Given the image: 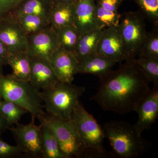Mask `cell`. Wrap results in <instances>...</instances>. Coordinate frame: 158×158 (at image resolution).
<instances>
[{
	"label": "cell",
	"instance_id": "cell-1",
	"mask_svg": "<svg viewBox=\"0 0 158 158\" xmlns=\"http://www.w3.org/2000/svg\"><path fill=\"white\" fill-rule=\"evenodd\" d=\"M117 70H112L100 79V85L90 99L105 111L124 115L135 112L149 92L148 81L136 62L127 59Z\"/></svg>",
	"mask_w": 158,
	"mask_h": 158
},
{
	"label": "cell",
	"instance_id": "cell-2",
	"mask_svg": "<svg viewBox=\"0 0 158 158\" xmlns=\"http://www.w3.org/2000/svg\"><path fill=\"white\" fill-rule=\"evenodd\" d=\"M111 147V156L119 158L138 157L147 150L149 144L135 124L124 121L112 120L102 127Z\"/></svg>",
	"mask_w": 158,
	"mask_h": 158
},
{
	"label": "cell",
	"instance_id": "cell-3",
	"mask_svg": "<svg viewBox=\"0 0 158 158\" xmlns=\"http://www.w3.org/2000/svg\"><path fill=\"white\" fill-rule=\"evenodd\" d=\"M85 90L84 87L59 81L54 87L40 91L39 95L48 114L61 119H71Z\"/></svg>",
	"mask_w": 158,
	"mask_h": 158
},
{
	"label": "cell",
	"instance_id": "cell-4",
	"mask_svg": "<svg viewBox=\"0 0 158 158\" xmlns=\"http://www.w3.org/2000/svg\"><path fill=\"white\" fill-rule=\"evenodd\" d=\"M0 95L6 100L13 102L31 113L32 119L44 113V106L39 91L29 82L19 80L12 74L0 78Z\"/></svg>",
	"mask_w": 158,
	"mask_h": 158
},
{
	"label": "cell",
	"instance_id": "cell-5",
	"mask_svg": "<svg viewBox=\"0 0 158 158\" xmlns=\"http://www.w3.org/2000/svg\"><path fill=\"white\" fill-rule=\"evenodd\" d=\"M89 158H107L111 156L104 145L106 138L102 127L79 101L74 110L72 118Z\"/></svg>",
	"mask_w": 158,
	"mask_h": 158
},
{
	"label": "cell",
	"instance_id": "cell-6",
	"mask_svg": "<svg viewBox=\"0 0 158 158\" xmlns=\"http://www.w3.org/2000/svg\"><path fill=\"white\" fill-rule=\"evenodd\" d=\"M37 118L55 134L61 151L66 158H88L73 119H61L45 113Z\"/></svg>",
	"mask_w": 158,
	"mask_h": 158
},
{
	"label": "cell",
	"instance_id": "cell-7",
	"mask_svg": "<svg viewBox=\"0 0 158 158\" xmlns=\"http://www.w3.org/2000/svg\"><path fill=\"white\" fill-rule=\"evenodd\" d=\"M118 28L127 59H135L147 33L144 18L138 12H125Z\"/></svg>",
	"mask_w": 158,
	"mask_h": 158
},
{
	"label": "cell",
	"instance_id": "cell-8",
	"mask_svg": "<svg viewBox=\"0 0 158 158\" xmlns=\"http://www.w3.org/2000/svg\"><path fill=\"white\" fill-rule=\"evenodd\" d=\"M15 127H9L16 146L23 153L33 158L42 157L41 125L35 124L32 119L29 124L17 123Z\"/></svg>",
	"mask_w": 158,
	"mask_h": 158
},
{
	"label": "cell",
	"instance_id": "cell-9",
	"mask_svg": "<svg viewBox=\"0 0 158 158\" xmlns=\"http://www.w3.org/2000/svg\"><path fill=\"white\" fill-rule=\"evenodd\" d=\"M0 40L7 46L10 53L27 52V36L11 12L0 18Z\"/></svg>",
	"mask_w": 158,
	"mask_h": 158
},
{
	"label": "cell",
	"instance_id": "cell-10",
	"mask_svg": "<svg viewBox=\"0 0 158 158\" xmlns=\"http://www.w3.org/2000/svg\"><path fill=\"white\" fill-rule=\"evenodd\" d=\"M27 36V52L30 57L49 60L52 55L60 48L56 31L51 26Z\"/></svg>",
	"mask_w": 158,
	"mask_h": 158
},
{
	"label": "cell",
	"instance_id": "cell-11",
	"mask_svg": "<svg viewBox=\"0 0 158 158\" xmlns=\"http://www.w3.org/2000/svg\"><path fill=\"white\" fill-rule=\"evenodd\" d=\"M96 52L104 56L121 62L127 59L118 26L103 30L99 40Z\"/></svg>",
	"mask_w": 158,
	"mask_h": 158
},
{
	"label": "cell",
	"instance_id": "cell-12",
	"mask_svg": "<svg viewBox=\"0 0 158 158\" xmlns=\"http://www.w3.org/2000/svg\"><path fill=\"white\" fill-rule=\"evenodd\" d=\"M49 62L59 81L71 84L78 73L79 62L73 52L59 48Z\"/></svg>",
	"mask_w": 158,
	"mask_h": 158
},
{
	"label": "cell",
	"instance_id": "cell-13",
	"mask_svg": "<svg viewBox=\"0 0 158 158\" xmlns=\"http://www.w3.org/2000/svg\"><path fill=\"white\" fill-rule=\"evenodd\" d=\"M138 119L135 124L139 132L142 134L149 130L156 121L158 116V87L154 86L140 101L135 111Z\"/></svg>",
	"mask_w": 158,
	"mask_h": 158
},
{
	"label": "cell",
	"instance_id": "cell-14",
	"mask_svg": "<svg viewBox=\"0 0 158 158\" xmlns=\"http://www.w3.org/2000/svg\"><path fill=\"white\" fill-rule=\"evenodd\" d=\"M31 75L29 83L38 91L54 87L59 81L46 59L31 57Z\"/></svg>",
	"mask_w": 158,
	"mask_h": 158
},
{
	"label": "cell",
	"instance_id": "cell-15",
	"mask_svg": "<svg viewBox=\"0 0 158 158\" xmlns=\"http://www.w3.org/2000/svg\"><path fill=\"white\" fill-rule=\"evenodd\" d=\"M74 7L75 26L81 34L98 28L95 0H77Z\"/></svg>",
	"mask_w": 158,
	"mask_h": 158
},
{
	"label": "cell",
	"instance_id": "cell-16",
	"mask_svg": "<svg viewBox=\"0 0 158 158\" xmlns=\"http://www.w3.org/2000/svg\"><path fill=\"white\" fill-rule=\"evenodd\" d=\"M116 63L112 59L94 53L79 63L78 73L91 74L101 79L109 73Z\"/></svg>",
	"mask_w": 158,
	"mask_h": 158
},
{
	"label": "cell",
	"instance_id": "cell-17",
	"mask_svg": "<svg viewBox=\"0 0 158 158\" xmlns=\"http://www.w3.org/2000/svg\"><path fill=\"white\" fill-rule=\"evenodd\" d=\"M54 2V1H53ZM74 4L54 2L49 15L48 20L54 29L75 26Z\"/></svg>",
	"mask_w": 158,
	"mask_h": 158
},
{
	"label": "cell",
	"instance_id": "cell-18",
	"mask_svg": "<svg viewBox=\"0 0 158 158\" xmlns=\"http://www.w3.org/2000/svg\"><path fill=\"white\" fill-rule=\"evenodd\" d=\"M103 30L94 29L80 34L73 52L79 63L88 56L96 52L98 44Z\"/></svg>",
	"mask_w": 158,
	"mask_h": 158
},
{
	"label": "cell",
	"instance_id": "cell-19",
	"mask_svg": "<svg viewBox=\"0 0 158 158\" xmlns=\"http://www.w3.org/2000/svg\"><path fill=\"white\" fill-rule=\"evenodd\" d=\"M53 4V0H24L10 12L15 16L35 15L48 20Z\"/></svg>",
	"mask_w": 158,
	"mask_h": 158
},
{
	"label": "cell",
	"instance_id": "cell-20",
	"mask_svg": "<svg viewBox=\"0 0 158 158\" xmlns=\"http://www.w3.org/2000/svg\"><path fill=\"white\" fill-rule=\"evenodd\" d=\"M8 65L12 69L11 74L19 80L29 82L31 75V58L27 52L11 53Z\"/></svg>",
	"mask_w": 158,
	"mask_h": 158
},
{
	"label": "cell",
	"instance_id": "cell-21",
	"mask_svg": "<svg viewBox=\"0 0 158 158\" xmlns=\"http://www.w3.org/2000/svg\"><path fill=\"white\" fill-rule=\"evenodd\" d=\"M41 125L42 158H66L60 149L58 140L54 133L44 123Z\"/></svg>",
	"mask_w": 158,
	"mask_h": 158
},
{
	"label": "cell",
	"instance_id": "cell-22",
	"mask_svg": "<svg viewBox=\"0 0 158 158\" xmlns=\"http://www.w3.org/2000/svg\"><path fill=\"white\" fill-rule=\"evenodd\" d=\"M15 17L27 36L42 31L51 26L48 20L35 15L24 14Z\"/></svg>",
	"mask_w": 158,
	"mask_h": 158
},
{
	"label": "cell",
	"instance_id": "cell-23",
	"mask_svg": "<svg viewBox=\"0 0 158 158\" xmlns=\"http://www.w3.org/2000/svg\"><path fill=\"white\" fill-rule=\"evenodd\" d=\"M27 111L13 102L3 99L0 102V115L9 127L18 123Z\"/></svg>",
	"mask_w": 158,
	"mask_h": 158
},
{
	"label": "cell",
	"instance_id": "cell-24",
	"mask_svg": "<svg viewBox=\"0 0 158 158\" xmlns=\"http://www.w3.org/2000/svg\"><path fill=\"white\" fill-rule=\"evenodd\" d=\"M59 47L74 52L81 33L75 26L55 29Z\"/></svg>",
	"mask_w": 158,
	"mask_h": 158
},
{
	"label": "cell",
	"instance_id": "cell-25",
	"mask_svg": "<svg viewBox=\"0 0 158 158\" xmlns=\"http://www.w3.org/2000/svg\"><path fill=\"white\" fill-rule=\"evenodd\" d=\"M136 62L145 76L154 86L158 87V59L139 57Z\"/></svg>",
	"mask_w": 158,
	"mask_h": 158
},
{
	"label": "cell",
	"instance_id": "cell-26",
	"mask_svg": "<svg viewBox=\"0 0 158 158\" xmlns=\"http://www.w3.org/2000/svg\"><path fill=\"white\" fill-rule=\"evenodd\" d=\"M138 56L158 59V27L147 33Z\"/></svg>",
	"mask_w": 158,
	"mask_h": 158
},
{
	"label": "cell",
	"instance_id": "cell-27",
	"mask_svg": "<svg viewBox=\"0 0 158 158\" xmlns=\"http://www.w3.org/2000/svg\"><path fill=\"white\" fill-rule=\"evenodd\" d=\"M95 13L98 28L104 29L108 27H116L119 25L121 15L118 12L106 11L96 4Z\"/></svg>",
	"mask_w": 158,
	"mask_h": 158
},
{
	"label": "cell",
	"instance_id": "cell-28",
	"mask_svg": "<svg viewBox=\"0 0 158 158\" xmlns=\"http://www.w3.org/2000/svg\"><path fill=\"white\" fill-rule=\"evenodd\" d=\"M141 11L154 25H158V0H135Z\"/></svg>",
	"mask_w": 158,
	"mask_h": 158
},
{
	"label": "cell",
	"instance_id": "cell-29",
	"mask_svg": "<svg viewBox=\"0 0 158 158\" xmlns=\"http://www.w3.org/2000/svg\"><path fill=\"white\" fill-rule=\"evenodd\" d=\"M23 153L17 146L11 145L3 141L0 137V158H11Z\"/></svg>",
	"mask_w": 158,
	"mask_h": 158
},
{
	"label": "cell",
	"instance_id": "cell-30",
	"mask_svg": "<svg viewBox=\"0 0 158 158\" xmlns=\"http://www.w3.org/2000/svg\"><path fill=\"white\" fill-rule=\"evenodd\" d=\"M123 0H95L96 4L102 8L109 11L118 12L119 6Z\"/></svg>",
	"mask_w": 158,
	"mask_h": 158
},
{
	"label": "cell",
	"instance_id": "cell-31",
	"mask_svg": "<svg viewBox=\"0 0 158 158\" xmlns=\"http://www.w3.org/2000/svg\"><path fill=\"white\" fill-rule=\"evenodd\" d=\"M24 0H0V18L11 12Z\"/></svg>",
	"mask_w": 158,
	"mask_h": 158
},
{
	"label": "cell",
	"instance_id": "cell-32",
	"mask_svg": "<svg viewBox=\"0 0 158 158\" xmlns=\"http://www.w3.org/2000/svg\"><path fill=\"white\" fill-rule=\"evenodd\" d=\"M10 52L7 46L0 40V64L8 65V59Z\"/></svg>",
	"mask_w": 158,
	"mask_h": 158
},
{
	"label": "cell",
	"instance_id": "cell-33",
	"mask_svg": "<svg viewBox=\"0 0 158 158\" xmlns=\"http://www.w3.org/2000/svg\"><path fill=\"white\" fill-rule=\"evenodd\" d=\"M9 127L7 125L6 121H5L2 116L0 115V135L4 132L7 129H9Z\"/></svg>",
	"mask_w": 158,
	"mask_h": 158
},
{
	"label": "cell",
	"instance_id": "cell-34",
	"mask_svg": "<svg viewBox=\"0 0 158 158\" xmlns=\"http://www.w3.org/2000/svg\"><path fill=\"white\" fill-rule=\"evenodd\" d=\"M53 1L54 2H58L74 4V3L77 2V0H53Z\"/></svg>",
	"mask_w": 158,
	"mask_h": 158
},
{
	"label": "cell",
	"instance_id": "cell-35",
	"mask_svg": "<svg viewBox=\"0 0 158 158\" xmlns=\"http://www.w3.org/2000/svg\"><path fill=\"white\" fill-rule=\"evenodd\" d=\"M2 66L3 65L0 64V78L3 76V72H2Z\"/></svg>",
	"mask_w": 158,
	"mask_h": 158
},
{
	"label": "cell",
	"instance_id": "cell-36",
	"mask_svg": "<svg viewBox=\"0 0 158 158\" xmlns=\"http://www.w3.org/2000/svg\"><path fill=\"white\" fill-rule=\"evenodd\" d=\"M3 99L1 97V95H0V102Z\"/></svg>",
	"mask_w": 158,
	"mask_h": 158
}]
</instances>
